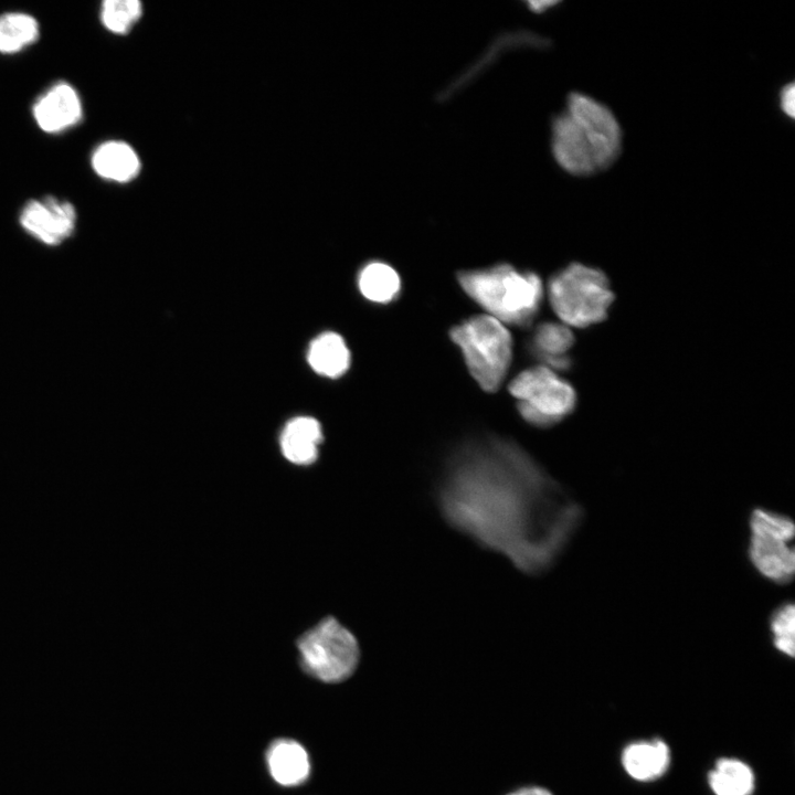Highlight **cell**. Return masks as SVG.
I'll return each mask as SVG.
<instances>
[{
    "label": "cell",
    "instance_id": "1",
    "mask_svg": "<svg viewBox=\"0 0 795 795\" xmlns=\"http://www.w3.org/2000/svg\"><path fill=\"white\" fill-rule=\"evenodd\" d=\"M436 499L451 527L529 575L555 563L583 519L581 505L527 452L496 437L455 449Z\"/></svg>",
    "mask_w": 795,
    "mask_h": 795
},
{
    "label": "cell",
    "instance_id": "2",
    "mask_svg": "<svg viewBox=\"0 0 795 795\" xmlns=\"http://www.w3.org/2000/svg\"><path fill=\"white\" fill-rule=\"evenodd\" d=\"M458 283L487 315L504 325L529 326L543 299L540 277L532 272H519L509 264L463 271Z\"/></svg>",
    "mask_w": 795,
    "mask_h": 795
},
{
    "label": "cell",
    "instance_id": "3",
    "mask_svg": "<svg viewBox=\"0 0 795 795\" xmlns=\"http://www.w3.org/2000/svg\"><path fill=\"white\" fill-rule=\"evenodd\" d=\"M548 297L561 322L574 328L602 322L614 301L606 275L579 263L570 264L550 278Z\"/></svg>",
    "mask_w": 795,
    "mask_h": 795
},
{
    "label": "cell",
    "instance_id": "4",
    "mask_svg": "<svg viewBox=\"0 0 795 795\" xmlns=\"http://www.w3.org/2000/svg\"><path fill=\"white\" fill-rule=\"evenodd\" d=\"M449 336L478 385L486 392L498 391L512 359L506 325L487 314L476 315L453 327Z\"/></svg>",
    "mask_w": 795,
    "mask_h": 795
},
{
    "label": "cell",
    "instance_id": "5",
    "mask_svg": "<svg viewBox=\"0 0 795 795\" xmlns=\"http://www.w3.org/2000/svg\"><path fill=\"white\" fill-rule=\"evenodd\" d=\"M297 647L304 670L325 682L346 680L360 659L357 638L333 617L324 618L304 633Z\"/></svg>",
    "mask_w": 795,
    "mask_h": 795
},
{
    "label": "cell",
    "instance_id": "6",
    "mask_svg": "<svg viewBox=\"0 0 795 795\" xmlns=\"http://www.w3.org/2000/svg\"><path fill=\"white\" fill-rule=\"evenodd\" d=\"M508 390L522 418L538 427L558 424L576 404L573 386L552 369L540 364L518 373Z\"/></svg>",
    "mask_w": 795,
    "mask_h": 795
},
{
    "label": "cell",
    "instance_id": "7",
    "mask_svg": "<svg viewBox=\"0 0 795 795\" xmlns=\"http://www.w3.org/2000/svg\"><path fill=\"white\" fill-rule=\"evenodd\" d=\"M749 559L753 568L775 584L792 582L795 573V527L787 516L764 508L749 519Z\"/></svg>",
    "mask_w": 795,
    "mask_h": 795
},
{
    "label": "cell",
    "instance_id": "8",
    "mask_svg": "<svg viewBox=\"0 0 795 795\" xmlns=\"http://www.w3.org/2000/svg\"><path fill=\"white\" fill-rule=\"evenodd\" d=\"M564 110L590 146L597 169L610 167L622 146V130L611 109L584 93L572 92L566 97Z\"/></svg>",
    "mask_w": 795,
    "mask_h": 795
},
{
    "label": "cell",
    "instance_id": "9",
    "mask_svg": "<svg viewBox=\"0 0 795 795\" xmlns=\"http://www.w3.org/2000/svg\"><path fill=\"white\" fill-rule=\"evenodd\" d=\"M75 206L53 195L28 201L20 211V226L31 237L46 246H59L76 229Z\"/></svg>",
    "mask_w": 795,
    "mask_h": 795
},
{
    "label": "cell",
    "instance_id": "10",
    "mask_svg": "<svg viewBox=\"0 0 795 795\" xmlns=\"http://www.w3.org/2000/svg\"><path fill=\"white\" fill-rule=\"evenodd\" d=\"M550 145L553 159L566 173L586 177L598 171L590 146L565 110L551 120Z\"/></svg>",
    "mask_w": 795,
    "mask_h": 795
},
{
    "label": "cell",
    "instance_id": "11",
    "mask_svg": "<svg viewBox=\"0 0 795 795\" xmlns=\"http://www.w3.org/2000/svg\"><path fill=\"white\" fill-rule=\"evenodd\" d=\"M32 115L42 131L59 134L81 121L83 105L77 91L70 83L61 81L36 98Z\"/></svg>",
    "mask_w": 795,
    "mask_h": 795
},
{
    "label": "cell",
    "instance_id": "12",
    "mask_svg": "<svg viewBox=\"0 0 795 795\" xmlns=\"http://www.w3.org/2000/svg\"><path fill=\"white\" fill-rule=\"evenodd\" d=\"M265 757L269 775L278 785L298 786L309 777V755L304 746L294 740L273 741L266 750Z\"/></svg>",
    "mask_w": 795,
    "mask_h": 795
},
{
    "label": "cell",
    "instance_id": "13",
    "mask_svg": "<svg viewBox=\"0 0 795 795\" xmlns=\"http://www.w3.org/2000/svg\"><path fill=\"white\" fill-rule=\"evenodd\" d=\"M322 439V430L316 418L298 416L286 424L279 444L286 459L296 465H310L318 457Z\"/></svg>",
    "mask_w": 795,
    "mask_h": 795
},
{
    "label": "cell",
    "instance_id": "14",
    "mask_svg": "<svg viewBox=\"0 0 795 795\" xmlns=\"http://www.w3.org/2000/svg\"><path fill=\"white\" fill-rule=\"evenodd\" d=\"M622 764L633 778L640 782L660 777L670 764V751L658 739L628 744L622 753Z\"/></svg>",
    "mask_w": 795,
    "mask_h": 795
},
{
    "label": "cell",
    "instance_id": "15",
    "mask_svg": "<svg viewBox=\"0 0 795 795\" xmlns=\"http://www.w3.org/2000/svg\"><path fill=\"white\" fill-rule=\"evenodd\" d=\"M91 166L98 177L124 183L137 176L140 161L128 144L110 140L95 148L91 156Z\"/></svg>",
    "mask_w": 795,
    "mask_h": 795
},
{
    "label": "cell",
    "instance_id": "16",
    "mask_svg": "<svg viewBox=\"0 0 795 795\" xmlns=\"http://www.w3.org/2000/svg\"><path fill=\"white\" fill-rule=\"evenodd\" d=\"M573 343L574 336L570 327L562 322L547 321L538 325L534 329L531 350L543 365L556 372L570 367L571 360L568 352Z\"/></svg>",
    "mask_w": 795,
    "mask_h": 795
},
{
    "label": "cell",
    "instance_id": "17",
    "mask_svg": "<svg viewBox=\"0 0 795 795\" xmlns=\"http://www.w3.org/2000/svg\"><path fill=\"white\" fill-rule=\"evenodd\" d=\"M308 362L318 374L339 378L350 365V351L340 335L327 331L311 341Z\"/></svg>",
    "mask_w": 795,
    "mask_h": 795
},
{
    "label": "cell",
    "instance_id": "18",
    "mask_svg": "<svg viewBox=\"0 0 795 795\" xmlns=\"http://www.w3.org/2000/svg\"><path fill=\"white\" fill-rule=\"evenodd\" d=\"M358 285L361 294L369 300L388 304L400 293L401 280L396 271L386 263H368L360 272Z\"/></svg>",
    "mask_w": 795,
    "mask_h": 795
},
{
    "label": "cell",
    "instance_id": "19",
    "mask_svg": "<svg viewBox=\"0 0 795 795\" xmlns=\"http://www.w3.org/2000/svg\"><path fill=\"white\" fill-rule=\"evenodd\" d=\"M708 781L716 795H751L754 789L753 771L736 759H720Z\"/></svg>",
    "mask_w": 795,
    "mask_h": 795
},
{
    "label": "cell",
    "instance_id": "20",
    "mask_svg": "<svg viewBox=\"0 0 795 795\" xmlns=\"http://www.w3.org/2000/svg\"><path fill=\"white\" fill-rule=\"evenodd\" d=\"M40 36L38 20L24 12L0 15V53L14 54L32 45Z\"/></svg>",
    "mask_w": 795,
    "mask_h": 795
},
{
    "label": "cell",
    "instance_id": "21",
    "mask_svg": "<svg viewBox=\"0 0 795 795\" xmlns=\"http://www.w3.org/2000/svg\"><path fill=\"white\" fill-rule=\"evenodd\" d=\"M142 7L138 0H105L99 18L103 26L112 33L125 34L140 18Z\"/></svg>",
    "mask_w": 795,
    "mask_h": 795
},
{
    "label": "cell",
    "instance_id": "22",
    "mask_svg": "<svg viewBox=\"0 0 795 795\" xmlns=\"http://www.w3.org/2000/svg\"><path fill=\"white\" fill-rule=\"evenodd\" d=\"M770 630L773 645L782 654L794 657L795 651V607L785 602L773 611L770 617Z\"/></svg>",
    "mask_w": 795,
    "mask_h": 795
},
{
    "label": "cell",
    "instance_id": "23",
    "mask_svg": "<svg viewBox=\"0 0 795 795\" xmlns=\"http://www.w3.org/2000/svg\"><path fill=\"white\" fill-rule=\"evenodd\" d=\"M780 107L787 117L794 118V115H795V86H794L793 82L786 84L781 89Z\"/></svg>",
    "mask_w": 795,
    "mask_h": 795
},
{
    "label": "cell",
    "instance_id": "24",
    "mask_svg": "<svg viewBox=\"0 0 795 795\" xmlns=\"http://www.w3.org/2000/svg\"><path fill=\"white\" fill-rule=\"evenodd\" d=\"M556 4H558L556 1H542V0H541V1H527V2H526L527 8H528L530 11H532V12H534V13H537V14L543 13V12H545L547 10H549L550 8H552V7L556 6Z\"/></svg>",
    "mask_w": 795,
    "mask_h": 795
},
{
    "label": "cell",
    "instance_id": "25",
    "mask_svg": "<svg viewBox=\"0 0 795 795\" xmlns=\"http://www.w3.org/2000/svg\"><path fill=\"white\" fill-rule=\"evenodd\" d=\"M508 795H552L547 788L539 786H528L520 788Z\"/></svg>",
    "mask_w": 795,
    "mask_h": 795
}]
</instances>
